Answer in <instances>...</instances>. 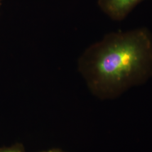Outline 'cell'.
<instances>
[{"mask_svg":"<svg viewBox=\"0 0 152 152\" xmlns=\"http://www.w3.org/2000/svg\"><path fill=\"white\" fill-rule=\"evenodd\" d=\"M80 69L94 92L115 98L152 77V35L145 28L109 33L82 56Z\"/></svg>","mask_w":152,"mask_h":152,"instance_id":"6da1fadb","label":"cell"},{"mask_svg":"<svg viewBox=\"0 0 152 152\" xmlns=\"http://www.w3.org/2000/svg\"><path fill=\"white\" fill-rule=\"evenodd\" d=\"M144 0H98L102 10L115 21H122Z\"/></svg>","mask_w":152,"mask_h":152,"instance_id":"7a4b0ae2","label":"cell"},{"mask_svg":"<svg viewBox=\"0 0 152 152\" xmlns=\"http://www.w3.org/2000/svg\"><path fill=\"white\" fill-rule=\"evenodd\" d=\"M0 152H22L20 149L18 148H11L0 150Z\"/></svg>","mask_w":152,"mask_h":152,"instance_id":"3957f363","label":"cell"},{"mask_svg":"<svg viewBox=\"0 0 152 152\" xmlns=\"http://www.w3.org/2000/svg\"><path fill=\"white\" fill-rule=\"evenodd\" d=\"M59 152V151H49V152Z\"/></svg>","mask_w":152,"mask_h":152,"instance_id":"277c9868","label":"cell"},{"mask_svg":"<svg viewBox=\"0 0 152 152\" xmlns=\"http://www.w3.org/2000/svg\"><path fill=\"white\" fill-rule=\"evenodd\" d=\"M0 6H1V1H0Z\"/></svg>","mask_w":152,"mask_h":152,"instance_id":"5b68a950","label":"cell"},{"mask_svg":"<svg viewBox=\"0 0 152 152\" xmlns=\"http://www.w3.org/2000/svg\"><path fill=\"white\" fill-rule=\"evenodd\" d=\"M0 1H1V0H0Z\"/></svg>","mask_w":152,"mask_h":152,"instance_id":"8992f818","label":"cell"}]
</instances>
